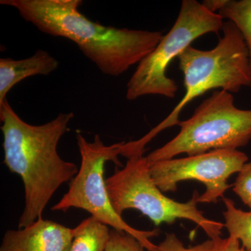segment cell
Returning <instances> with one entry per match:
<instances>
[{
    "mask_svg": "<svg viewBox=\"0 0 251 251\" xmlns=\"http://www.w3.org/2000/svg\"><path fill=\"white\" fill-rule=\"evenodd\" d=\"M214 242V251H247L241 246V242L236 238L229 237L218 238Z\"/></svg>",
    "mask_w": 251,
    "mask_h": 251,
    "instance_id": "obj_17",
    "label": "cell"
},
{
    "mask_svg": "<svg viewBox=\"0 0 251 251\" xmlns=\"http://www.w3.org/2000/svg\"><path fill=\"white\" fill-rule=\"evenodd\" d=\"M75 229L41 219L24 228L8 230L0 251H68Z\"/></svg>",
    "mask_w": 251,
    "mask_h": 251,
    "instance_id": "obj_9",
    "label": "cell"
},
{
    "mask_svg": "<svg viewBox=\"0 0 251 251\" xmlns=\"http://www.w3.org/2000/svg\"><path fill=\"white\" fill-rule=\"evenodd\" d=\"M233 186V191L251 211V161L244 165L238 173Z\"/></svg>",
    "mask_w": 251,
    "mask_h": 251,
    "instance_id": "obj_16",
    "label": "cell"
},
{
    "mask_svg": "<svg viewBox=\"0 0 251 251\" xmlns=\"http://www.w3.org/2000/svg\"><path fill=\"white\" fill-rule=\"evenodd\" d=\"M59 67V62L47 51L38 50L25 59H0V105L11 89L28 77L49 75Z\"/></svg>",
    "mask_w": 251,
    "mask_h": 251,
    "instance_id": "obj_10",
    "label": "cell"
},
{
    "mask_svg": "<svg viewBox=\"0 0 251 251\" xmlns=\"http://www.w3.org/2000/svg\"><path fill=\"white\" fill-rule=\"evenodd\" d=\"M222 38L215 48L202 50L189 46L179 57V69L184 75V97L171 113L145 136L126 143L127 156L143 153L145 147L158 133L179 125V115L185 107L202 94L221 89L237 93L251 87V71L247 45L240 31L230 21L225 22Z\"/></svg>",
    "mask_w": 251,
    "mask_h": 251,
    "instance_id": "obj_3",
    "label": "cell"
},
{
    "mask_svg": "<svg viewBox=\"0 0 251 251\" xmlns=\"http://www.w3.org/2000/svg\"><path fill=\"white\" fill-rule=\"evenodd\" d=\"M154 251H214V242L209 239L194 247L186 248L175 234H166L164 240L156 245Z\"/></svg>",
    "mask_w": 251,
    "mask_h": 251,
    "instance_id": "obj_15",
    "label": "cell"
},
{
    "mask_svg": "<svg viewBox=\"0 0 251 251\" xmlns=\"http://www.w3.org/2000/svg\"><path fill=\"white\" fill-rule=\"evenodd\" d=\"M109 226L91 216L74 227L75 234L68 251H105L110 238Z\"/></svg>",
    "mask_w": 251,
    "mask_h": 251,
    "instance_id": "obj_11",
    "label": "cell"
},
{
    "mask_svg": "<svg viewBox=\"0 0 251 251\" xmlns=\"http://www.w3.org/2000/svg\"><path fill=\"white\" fill-rule=\"evenodd\" d=\"M76 140L81 158L80 169L67 192L51 209L67 211L76 208L87 211L109 227L136 238L147 250L154 251L156 245L150 239L158 235L159 230H140L127 224L114 209L107 191L105 163L112 161L117 166H122L118 156L125 142L105 145L99 135H95L93 142H89L80 133H77Z\"/></svg>",
    "mask_w": 251,
    "mask_h": 251,
    "instance_id": "obj_7",
    "label": "cell"
},
{
    "mask_svg": "<svg viewBox=\"0 0 251 251\" xmlns=\"http://www.w3.org/2000/svg\"><path fill=\"white\" fill-rule=\"evenodd\" d=\"M234 24L244 38L251 71V0H225L219 13Z\"/></svg>",
    "mask_w": 251,
    "mask_h": 251,
    "instance_id": "obj_12",
    "label": "cell"
},
{
    "mask_svg": "<svg viewBox=\"0 0 251 251\" xmlns=\"http://www.w3.org/2000/svg\"><path fill=\"white\" fill-rule=\"evenodd\" d=\"M222 16L206 9L196 0H184L171 30L163 36L152 52L138 64L126 85V99L134 100L148 95L175 98L178 86L168 77L173 59L186 50L198 38L222 30Z\"/></svg>",
    "mask_w": 251,
    "mask_h": 251,
    "instance_id": "obj_6",
    "label": "cell"
},
{
    "mask_svg": "<svg viewBox=\"0 0 251 251\" xmlns=\"http://www.w3.org/2000/svg\"><path fill=\"white\" fill-rule=\"evenodd\" d=\"M107 191L114 209L118 215L135 209L149 218L156 226L173 224L177 219L196 223L211 240L221 237L224 224L206 219L197 207L199 193L195 191L191 201L176 202L158 188L150 173L147 156L134 155L128 158L122 169L116 168L105 179Z\"/></svg>",
    "mask_w": 251,
    "mask_h": 251,
    "instance_id": "obj_5",
    "label": "cell"
},
{
    "mask_svg": "<svg viewBox=\"0 0 251 251\" xmlns=\"http://www.w3.org/2000/svg\"><path fill=\"white\" fill-rule=\"evenodd\" d=\"M249 161L247 155L238 150H214L202 154L173 158L150 163L155 184L163 193L174 192L177 184L196 180L205 186V192L198 202L216 203L231 185V175L238 173Z\"/></svg>",
    "mask_w": 251,
    "mask_h": 251,
    "instance_id": "obj_8",
    "label": "cell"
},
{
    "mask_svg": "<svg viewBox=\"0 0 251 251\" xmlns=\"http://www.w3.org/2000/svg\"><path fill=\"white\" fill-rule=\"evenodd\" d=\"M224 201L226 205L224 226L229 237L236 238L243 248L251 251V211L237 209L234 201L229 198H224Z\"/></svg>",
    "mask_w": 251,
    "mask_h": 251,
    "instance_id": "obj_13",
    "label": "cell"
},
{
    "mask_svg": "<svg viewBox=\"0 0 251 251\" xmlns=\"http://www.w3.org/2000/svg\"><path fill=\"white\" fill-rule=\"evenodd\" d=\"M179 126L173 140L147 156L149 163L246 146L251 140V110L237 108L232 93L216 90Z\"/></svg>",
    "mask_w": 251,
    "mask_h": 251,
    "instance_id": "obj_4",
    "label": "cell"
},
{
    "mask_svg": "<svg viewBox=\"0 0 251 251\" xmlns=\"http://www.w3.org/2000/svg\"><path fill=\"white\" fill-rule=\"evenodd\" d=\"M81 0H1L39 30L76 44L102 74L117 77L139 64L159 44L163 33L105 26L79 11Z\"/></svg>",
    "mask_w": 251,
    "mask_h": 251,
    "instance_id": "obj_2",
    "label": "cell"
},
{
    "mask_svg": "<svg viewBox=\"0 0 251 251\" xmlns=\"http://www.w3.org/2000/svg\"><path fill=\"white\" fill-rule=\"evenodd\" d=\"M105 251H149L134 237L112 229Z\"/></svg>",
    "mask_w": 251,
    "mask_h": 251,
    "instance_id": "obj_14",
    "label": "cell"
},
{
    "mask_svg": "<svg viewBox=\"0 0 251 251\" xmlns=\"http://www.w3.org/2000/svg\"><path fill=\"white\" fill-rule=\"evenodd\" d=\"M74 118V112L60 113L44 125H29L16 113L8 99L0 105L3 163L21 176L24 185L25 207L18 221L19 229L42 219L56 191L78 173L76 164L62 159L57 151Z\"/></svg>",
    "mask_w": 251,
    "mask_h": 251,
    "instance_id": "obj_1",
    "label": "cell"
}]
</instances>
